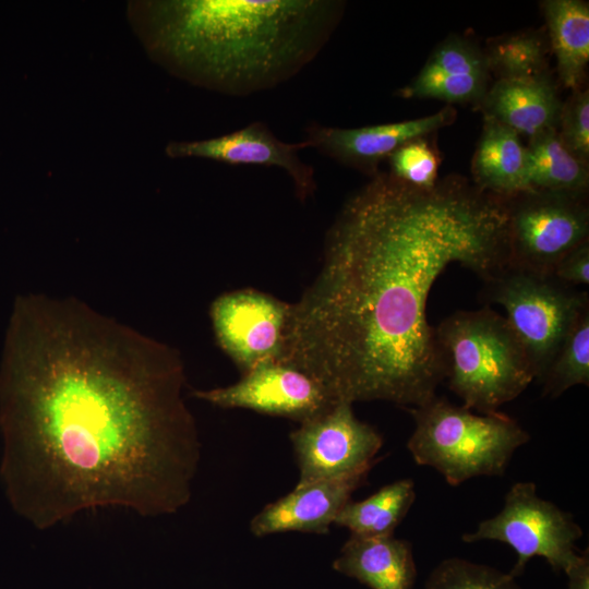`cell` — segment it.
<instances>
[{
    "label": "cell",
    "instance_id": "277c9868",
    "mask_svg": "<svg viewBox=\"0 0 589 589\" xmlns=\"http://www.w3.org/2000/svg\"><path fill=\"white\" fill-rule=\"evenodd\" d=\"M435 336L444 380L470 410L497 412L534 380L507 320L489 305L453 313L438 324Z\"/></svg>",
    "mask_w": 589,
    "mask_h": 589
},
{
    "label": "cell",
    "instance_id": "5b68a950",
    "mask_svg": "<svg viewBox=\"0 0 589 589\" xmlns=\"http://www.w3.org/2000/svg\"><path fill=\"white\" fill-rule=\"evenodd\" d=\"M414 430L407 447L413 460L437 470L453 486L479 476H503L529 433L500 411L476 414L434 397L409 408Z\"/></svg>",
    "mask_w": 589,
    "mask_h": 589
},
{
    "label": "cell",
    "instance_id": "2e32d148",
    "mask_svg": "<svg viewBox=\"0 0 589 589\" xmlns=\"http://www.w3.org/2000/svg\"><path fill=\"white\" fill-rule=\"evenodd\" d=\"M563 100L552 74L495 80L477 107L483 118L495 120L528 139L556 129Z\"/></svg>",
    "mask_w": 589,
    "mask_h": 589
},
{
    "label": "cell",
    "instance_id": "44dd1931",
    "mask_svg": "<svg viewBox=\"0 0 589 589\" xmlns=\"http://www.w3.org/2000/svg\"><path fill=\"white\" fill-rule=\"evenodd\" d=\"M414 498L413 481L397 480L362 501L350 500L336 516L334 525L347 528L356 537L393 536Z\"/></svg>",
    "mask_w": 589,
    "mask_h": 589
},
{
    "label": "cell",
    "instance_id": "8992f818",
    "mask_svg": "<svg viewBox=\"0 0 589 589\" xmlns=\"http://www.w3.org/2000/svg\"><path fill=\"white\" fill-rule=\"evenodd\" d=\"M488 301L502 305L506 320L521 344L534 380L544 376L588 293L558 281L552 275L505 266L484 281Z\"/></svg>",
    "mask_w": 589,
    "mask_h": 589
},
{
    "label": "cell",
    "instance_id": "d4e9b609",
    "mask_svg": "<svg viewBox=\"0 0 589 589\" xmlns=\"http://www.w3.org/2000/svg\"><path fill=\"white\" fill-rule=\"evenodd\" d=\"M389 173L419 189H431L438 181L440 158L428 137L408 142L388 158Z\"/></svg>",
    "mask_w": 589,
    "mask_h": 589
},
{
    "label": "cell",
    "instance_id": "e0dca14e",
    "mask_svg": "<svg viewBox=\"0 0 589 589\" xmlns=\"http://www.w3.org/2000/svg\"><path fill=\"white\" fill-rule=\"evenodd\" d=\"M333 567L372 589H412L417 577L411 544L394 536H350Z\"/></svg>",
    "mask_w": 589,
    "mask_h": 589
},
{
    "label": "cell",
    "instance_id": "603a6c76",
    "mask_svg": "<svg viewBox=\"0 0 589 589\" xmlns=\"http://www.w3.org/2000/svg\"><path fill=\"white\" fill-rule=\"evenodd\" d=\"M543 395L552 398L576 385L589 384V304H587L557 350L542 382Z\"/></svg>",
    "mask_w": 589,
    "mask_h": 589
},
{
    "label": "cell",
    "instance_id": "ba28073f",
    "mask_svg": "<svg viewBox=\"0 0 589 589\" xmlns=\"http://www.w3.org/2000/svg\"><path fill=\"white\" fill-rule=\"evenodd\" d=\"M582 529L572 514L540 497L533 482H517L506 493L502 510L481 521L462 541H500L517 554L513 577L520 576L527 563L543 557L556 572H565L579 552L576 541Z\"/></svg>",
    "mask_w": 589,
    "mask_h": 589
},
{
    "label": "cell",
    "instance_id": "d6986e66",
    "mask_svg": "<svg viewBox=\"0 0 589 589\" xmlns=\"http://www.w3.org/2000/svg\"><path fill=\"white\" fill-rule=\"evenodd\" d=\"M550 49L561 84L581 87L589 61V3L584 0H544L540 3Z\"/></svg>",
    "mask_w": 589,
    "mask_h": 589
},
{
    "label": "cell",
    "instance_id": "4fadbf2b",
    "mask_svg": "<svg viewBox=\"0 0 589 589\" xmlns=\"http://www.w3.org/2000/svg\"><path fill=\"white\" fill-rule=\"evenodd\" d=\"M308 148L301 141H280L261 121L217 137L202 141L170 142L165 152L171 158L197 157L229 165L278 167L291 178L294 193L305 203L316 191L314 168L305 164L299 152Z\"/></svg>",
    "mask_w": 589,
    "mask_h": 589
},
{
    "label": "cell",
    "instance_id": "ac0fdd59",
    "mask_svg": "<svg viewBox=\"0 0 589 589\" xmlns=\"http://www.w3.org/2000/svg\"><path fill=\"white\" fill-rule=\"evenodd\" d=\"M471 182L480 190L507 197L528 190L527 153L521 136L488 118L471 159Z\"/></svg>",
    "mask_w": 589,
    "mask_h": 589
},
{
    "label": "cell",
    "instance_id": "4316f807",
    "mask_svg": "<svg viewBox=\"0 0 589 589\" xmlns=\"http://www.w3.org/2000/svg\"><path fill=\"white\" fill-rule=\"evenodd\" d=\"M552 276L564 285L589 284V240L568 252L554 267Z\"/></svg>",
    "mask_w": 589,
    "mask_h": 589
},
{
    "label": "cell",
    "instance_id": "9a60e30c",
    "mask_svg": "<svg viewBox=\"0 0 589 589\" xmlns=\"http://www.w3.org/2000/svg\"><path fill=\"white\" fill-rule=\"evenodd\" d=\"M366 479L354 476L298 484L274 503L267 504L250 522L255 537L299 531L324 534L340 509Z\"/></svg>",
    "mask_w": 589,
    "mask_h": 589
},
{
    "label": "cell",
    "instance_id": "30bf717a",
    "mask_svg": "<svg viewBox=\"0 0 589 589\" xmlns=\"http://www.w3.org/2000/svg\"><path fill=\"white\" fill-rule=\"evenodd\" d=\"M289 305L252 288L225 292L212 302L216 340L242 374L279 360Z\"/></svg>",
    "mask_w": 589,
    "mask_h": 589
},
{
    "label": "cell",
    "instance_id": "3957f363",
    "mask_svg": "<svg viewBox=\"0 0 589 589\" xmlns=\"http://www.w3.org/2000/svg\"><path fill=\"white\" fill-rule=\"evenodd\" d=\"M345 8L338 0L131 1L128 17L149 57L172 75L248 96L313 61Z\"/></svg>",
    "mask_w": 589,
    "mask_h": 589
},
{
    "label": "cell",
    "instance_id": "52a82bcc",
    "mask_svg": "<svg viewBox=\"0 0 589 589\" xmlns=\"http://www.w3.org/2000/svg\"><path fill=\"white\" fill-rule=\"evenodd\" d=\"M503 199L506 266L552 275L568 252L589 240L588 193L525 190Z\"/></svg>",
    "mask_w": 589,
    "mask_h": 589
},
{
    "label": "cell",
    "instance_id": "9c48e42d",
    "mask_svg": "<svg viewBox=\"0 0 589 589\" xmlns=\"http://www.w3.org/2000/svg\"><path fill=\"white\" fill-rule=\"evenodd\" d=\"M289 437L300 472L298 484L368 476L383 446L378 431L359 420L345 400L300 423Z\"/></svg>",
    "mask_w": 589,
    "mask_h": 589
},
{
    "label": "cell",
    "instance_id": "7402d4cb",
    "mask_svg": "<svg viewBox=\"0 0 589 589\" xmlns=\"http://www.w3.org/2000/svg\"><path fill=\"white\" fill-rule=\"evenodd\" d=\"M550 44L543 29H522L488 40L483 48L495 80L529 79L551 74Z\"/></svg>",
    "mask_w": 589,
    "mask_h": 589
},
{
    "label": "cell",
    "instance_id": "7a4b0ae2",
    "mask_svg": "<svg viewBox=\"0 0 589 589\" xmlns=\"http://www.w3.org/2000/svg\"><path fill=\"white\" fill-rule=\"evenodd\" d=\"M453 263L483 281L507 265L504 199L457 173L419 189L380 171L329 227L318 273L289 305L278 361L335 400L429 402L444 368L428 298Z\"/></svg>",
    "mask_w": 589,
    "mask_h": 589
},
{
    "label": "cell",
    "instance_id": "ffe728a7",
    "mask_svg": "<svg viewBox=\"0 0 589 589\" xmlns=\"http://www.w3.org/2000/svg\"><path fill=\"white\" fill-rule=\"evenodd\" d=\"M528 190L588 193L589 166L562 144L556 129H546L526 144Z\"/></svg>",
    "mask_w": 589,
    "mask_h": 589
},
{
    "label": "cell",
    "instance_id": "8fae6325",
    "mask_svg": "<svg viewBox=\"0 0 589 589\" xmlns=\"http://www.w3.org/2000/svg\"><path fill=\"white\" fill-rule=\"evenodd\" d=\"M192 396L220 408H243L299 423L312 420L335 400L308 374L279 361L259 364L229 386L195 389Z\"/></svg>",
    "mask_w": 589,
    "mask_h": 589
},
{
    "label": "cell",
    "instance_id": "6da1fadb",
    "mask_svg": "<svg viewBox=\"0 0 589 589\" xmlns=\"http://www.w3.org/2000/svg\"><path fill=\"white\" fill-rule=\"evenodd\" d=\"M177 349L84 301L19 296L0 362V480L39 530L101 507L192 496L201 443Z\"/></svg>",
    "mask_w": 589,
    "mask_h": 589
},
{
    "label": "cell",
    "instance_id": "5bb4252c",
    "mask_svg": "<svg viewBox=\"0 0 589 589\" xmlns=\"http://www.w3.org/2000/svg\"><path fill=\"white\" fill-rule=\"evenodd\" d=\"M490 85L483 48L469 37L449 34L397 95L406 99H436L448 106L469 104L477 108Z\"/></svg>",
    "mask_w": 589,
    "mask_h": 589
},
{
    "label": "cell",
    "instance_id": "7c38bea8",
    "mask_svg": "<svg viewBox=\"0 0 589 589\" xmlns=\"http://www.w3.org/2000/svg\"><path fill=\"white\" fill-rule=\"evenodd\" d=\"M457 112L446 105L440 111L411 120L360 128H334L312 123L302 140L308 148L370 178L397 148L417 139L428 137L452 124Z\"/></svg>",
    "mask_w": 589,
    "mask_h": 589
},
{
    "label": "cell",
    "instance_id": "cb8c5ba5",
    "mask_svg": "<svg viewBox=\"0 0 589 589\" xmlns=\"http://www.w3.org/2000/svg\"><path fill=\"white\" fill-rule=\"evenodd\" d=\"M424 589H520L510 574L491 566L450 557L430 574Z\"/></svg>",
    "mask_w": 589,
    "mask_h": 589
},
{
    "label": "cell",
    "instance_id": "83f0119b",
    "mask_svg": "<svg viewBox=\"0 0 589 589\" xmlns=\"http://www.w3.org/2000/svg\"><path fill=\"white\" fill-rule=\"evenodd\" d=\"M568 578L567 589H589V551H582L564 572Z\"/></svg>",
    "mask_w": 589,
    "mask_h": 589
},
{
    "label": "cell",
    "instance_id": "484cf974",
    "mask_svg": "<svg viewBox=\"0 0 589 589\" xmlns=\"http://www.w3.org/2000/svg\"><path fill=\"white\" fill-rule=\"evenodd\" d=\"M556 132L562 144L589 166V91L579 87L563 101Z\"/></svg>",
    "mask_w": 589,
    "mask_h": 589
}]
</instances>
